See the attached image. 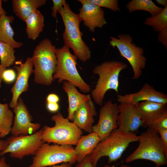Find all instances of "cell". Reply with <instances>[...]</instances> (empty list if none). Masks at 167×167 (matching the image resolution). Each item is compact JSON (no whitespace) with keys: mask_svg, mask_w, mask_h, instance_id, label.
<instances>
[{"mask_svg":"<svg viewBox=\"0 0 167 167\" xmlns=\"http://www.w3.org/2000/svg\"><path fill=\"white\" fill-rule=\"evenodd\" d=\"M14 48L9 45L0 41V64L5 68L13 65L15 61Z\"/></svg>","mask_w":167,"mask_h":167,"instance_id":"4316f807","label":"cell"},{"mask_svg":"<svg viewBox=\"0 0 167 167\" xmlns=\"http://www.w3.org/2000/svg\"><path fill=\"white\" fill-rule=\"evenodd\" d=\"M62 88L67 94L68 98L69 106L67 118L71 121L75 111L81 105L91 98V96L89 94L80 93L76 87L67 81H63Z\"/></svg>","mask_w":167,"mask_h":167,"instance_id":"d6986e66","label":"cell"},{"mask_svg":"<svg viewBox=\"0 0 167 167\" xmlns=\"http://www.w3.org/2000/svg\"><path fill=\"white\" fill-rule=\"evenodd\" d=\"M162 129H167V111L156 117L147 129L157 132L159 130Z\"/></svg>","mask_w":167,"mask_h":167,"instance_id":"83f0119b","label":"cell"},{"mask_svg":"<svg viewBox=\"0 0 167 167\" xmlns=\"http://www.w3.org/2000/svg\"><path fill=\"white\" fill-rule=\"evenodd\" d=\"M58 11L61 15L65 26L63 34L64 45L72 49L77 58L86 62L90 59L91 53L82 38L83 33L80 31L79 24L82 21L79 14L73 12L67 3L60 7Z\"/></svg>","mask_w":167,"mask_h":167,"instance_id":"6da1fadb","label":"cell"},{"mask_svg":"<svg viewBox=\"0 0 167 167\" xmlns=\"http://www.w3.org/2000/svg\"><path fill=\"white\" fill-rule=\"evenodd\" d=\"M135 105L143 121L144 127H148L156 117L167 111V104L143 101Z\"/></svg>","mask_w":167,"mask_h":167,"instance_id":"ac0fdd59","label":"cell"},{"mask_svg":"<svg viewBox=\"0 0 167 167\" xmlns=\"http://www.w3.org/2000/svg\"><path fill=\"white\" fill-rule=\"evenodd\" d=\"M16 73L12 69H6L3 71L2 79L5 83L11 84L15 81L16 79Z\"/></svg>","mask_w":167,"mask_h":167,"instance_id":"f546056e","label":"cell"},{"mask_svg":"<svg viewBox=\"0 0 167 167\" xmlns=\"http://www.w3.org/2000/svg\"><path fill=\"white\" fill-rule=\"evenodd\" d=\"M97 114L94 102L90 98L75 111L71 121L81 130L90 133L93 132L94 117Z\"/></svg>","mask_w":167,"mask_h":167,"instance_id":"e0dca14e","label":"cell"},{"mask_svg":"<svg viewBox=\"0 0 167 167\" xmlns=\"http://www.w3.org/2000/svg\"><path fill=\"white\" fill-rule=\"evenodd\" d=\"M46 0H12L13 11L20 19L25 22L35 10L45 5Z\"/></svg>","mask_w":167,"mask_h":167,"instance_id":"7402d4cb","label":"cell"},{"mask_svg":"<svg viewBox=\"0 0 167 167\" xmlns=\"http://www.w3.org/2000/svg\"><path fill=\"white\" fill-rule=\"evenodd\" d=\"M45 167H72V165L67 163H62L60 165H56Z\"/></svg>","mask_w":167,"mask_h":167,"instance_id":"74e56055","label":"cell"},{"mask_svg":"<svg viewBox=\"0 0 167 167\" xmlns=\"http://www.w3.org/2000/svg\"><path fill=\"white\" fill-rule=\"evenodd\" d=\"M119 113L118 105L108 100L100 108L99 120L93 125L92 131L97 134L101 141L118 128L117 118Z\"/></svg>","mask_w":167,"mask_h":167,"instance_id":"7c38bea8","label":"cell"},{"mask_svg":"<svg viewBox=\"0 0 167 167\" xmlns=\"http://www.w3.org/2000/svg\"><path fill=\"white\" fill-rule=\"evenodd\" d=\"M101 141L96 133L92 132L87 135L81 136L74 148L79 162L90 155Z\"/></svg>","mask_w":167,"mask_h":167,"instance_id":"44dd1931","label":"cell"},{"mask_svg":"<svg viewBox=\"0 0 167 167\" xmlns=\"http://www.w3.org/2000/svg\"><path fill=\"white\" fill-rule=\"evenodd\" d=\"M156 1L159 5H161L164 6H167V0H156Z\"/></svg>","mask_w":167,"mask_h":167,"instance_id":"ab89813d","label":"cell"},{"mask_svg":"<svg viewBox=\"0 0 167 167\" xmlns=\"http://www.w3.org/2000/svg\"><path fill=\"white\" fill-rule=\"evenodd\" d=\"M60 100L58 96L53 93L49 94L46 98V103H57Z\"/></svg>","mask_w":167,"mask_h":167,"instance_id":"e575fe53","label":"cell"},{"mask_svg":"<svg viewBox=\"0 0 167 167\" xmlns=\"http://www.w3.org/2000/svg\"><path fill=\"white\" fill-rule=\"evenodd\" d=\"M127 66L125 63L114 60L104 62L95 67L93 73L98 75L99 78L91 96L96 104L102 106L105 94L109 90L118 93L119 74Z\"/></svg>","mask_w":167,"mask_h":167,"instance_id":"277c9868","label":"cell"},{"mask_svg":"<svg viewBox=\"0 0 167 167\" xmlns=\"http://www.w3.org/2000/svg\"><path fill=\"white\" fill-rule=\"evenodd\" d=\"M0 167H11L6 162L4 156H2L0 159Z\"/></svg>","mask_w":167,"mask_h":167,"instance_id":"d590c367","label":"cell"},{"mask_svg":"<svg viewBox=\"0 0 167 167\" xmlns=\"http://www.w3.org/2000/svg\"><path fill=\"white\" fill-rule=\"evenodd\" d=\"M126 7L129 13L137 10H143L149 12L153 16L163 9L156 5L152 0H132L126 5Z\"/></svg>","mask_w":167,"mask_h":167,"instance_id":"484cf974","label":"cell"},{"mask_svg":"<svg viewBox=\"0 0 167 167\" xmlns=\"http://www.w3.org/2000/svg\"><path fill=\"white\" fill-rule=\"evenodd\" d=\"M82 5L79 14L84 25L93 32L96 28H101L107 24L104 11L101 8L87 0H78Z\"/></svg>","mask_w":167,"mask_h":167,"instance_id":"2e32d148","label":"cell"},{"mask_svg":"<svg viewBox=\"0 0 167 167\" xmlns=\"http://www.w3.org/2000/svg\"><path fill=\"white\" fill-rule=\"evenodd\" d=\"M157 132L164 144L167 147V129H159L157 131Z\"/></svg>","mask_w":167,"mask_h":167,"instance_id":"d6a6232c","label":"cell"},{"mask_svg":"<svg viewBox=\"0 0 167 167\" xmlns=\"http://www.w3.org/2000/svg\"><path fill=\"white\" fill-rule=\"evenodd\" d=\"M42 129L35 133L18 136L11 135L6 139L8 145L0 152V156L10 153L11 157L23 159L25 156H34L41 144L44 143L42 140Z\"/></svg>","mask_w":167,"mask_h":167,"instance_id":"30bf717a","label":"cell"},{"mask_svg":"<svg viewBox=\"0 0 167 167\" xmlns=\"http://www.w3.org/2000/svg\"><path fill=\"white\" fill-rule=\"evenodd\" d=\"M7 145L8 143L6 140L0 139V152L4 150Z\"/></svg>","mask_w":167,"mask_h":167,"instance_id":"8d00e7d4","label":"cell"},{"mask_svg":"<svg viewBox=\"0 0 167 167\" xmlns=\"http://www.w3.org/2000/svg\"><path fill=\"white\" fill-rule=\"evenodd\" d=\"M51 119L55 125L53 127L47 125L43 126L42 141L60 145H75L82 136V130L74 123L65 118L60 112L53 115Z\"/></svg>","mask_w":167,"mask_h":167,"instance_id":"8992f818","label":"cell"},{"mask_svg":"<svg viewBox=\"0 0 167 167\" xmlns=\"http://www.w3.org/2000/svg\"><path fill=\"white\" fill-rule=\"evenodd\" d=\"M13 109L15 116L10 132L12 135L17 136L31 135L38 131L41 124L32 122V116L22 98H19Z\"/></svg>","mask_w":167,"mask_h":167,"instance_id":"8fae6325","label":"cell"},{"mask_svg":"<svg viewBox=\"0 0 167 167\" xmlns=\"http://www.w3.org/2000/svg\"><path fill=\"white\" fill-rule=\"evenodd\" d=\"M118 37V38L110 37V45L113 48L116 47L120 55L128 61L133 70V79H137L146 66L147 60L144 55V49L133 42V38L129 34H121Z\"/></svg>","mask_w":167,"mask_h":167,"instance_id":"9c48e42d","label":"cell"},{"mask_svg":"<svg viewBox=\"0 0 167 167\" xmlns=\"http://www.w3.org/2000/svg\"><path fill=\"white\" fill-rule=\"evenodd\" d=\"M119 113L117 124L120 130L126 132L135 133L143 126L144 122L135 105L120 103L118 105Z\"/></svg>","mask_w":167,"mask_h":167,"instance_id":"5bb4252c","label":"cell"},{"mask_svg":"<svg viewBox=\"0 0 167 167\" xmlns=\"http://www.w3.org/2000/svg\"><path fill=\"white\" fill-rule=\"evenodd\" d=\"M7 103L0 102V139L10 132L13 124L14 116Z\"/></svg>","mask_w":167,"mask_h":167,"instance_id":"d4e9b609","label":"cell"},{"mask_svg":"<svg viewBox=\"0 0 167 167\" xmlns=\"http://www.w3.org/2000/svg\"><path fill=\"white\" fill-rule=\"evenodd\" d=\"M143 24L151 27L159 32L157 39L167 49V6L156 15L145 19Z\"/></svg>","mask_w":167,"mask_h":167,"instance_id":"ffe728a7","label":"cell"},{"mask_svg":"<svg viewBox=\"0 0 167 167\" xmlns=\"http://www.w3.org/2000/svg\"><path fill=\"white\" fill-rule=\"evenodd\" d=\"M89 155L87 156L81 161L78 162L75 167H94L91 161ZM114 166V165H106L102 167H113Z\"/></svg>","mask_w":167,"mask_h":167,"instance_id":"1f68e13d","label":"cell"},{"mask_svg":"<svg viewBox=\"0 0 167 167\" xmlns=\"http://www.w3.org/2000/svg\"><path fill=\"white\" fill-rule=\"evenodd\" d=\"M139 136L135 133L126 132L117 128L107 138L101 141L89 155L91 161L96 167L102 157L107 156L109 164L120 159L130 143L139 141Z\"/></svg>","mask_w":167,"mask_h":167,"instance_id":"7a4b0ae2","label":"cell"},{"mask_svg":"<svg viewBox=\"0 0 167 167\" xmlns=\"http://www.w3.org/2000/svg\"><path fill=\"white\" fill-rule=\"evenodd\" d=\"M14 19L12 15H4L0 16V41L9 44L14 49L19 48L23 44L14 39V32L11 24L13 22Z\"/></svg>","mask_w":167,"mask_h":167,"instance_id":"603a6c76","label":"cell"},{"mask_svg":"<svg viewBox=\"0 0 167 167\" xmlns=\"http://www.w3.org/2000/svg\"><path fill=\"white\" fill-rule=\"evenodd\" d=\"M56 49L47 38L43 39L35 47L32 58L36 83L49 86L55 80L53 75L57 65Z\"/></svg>","mask_w":167,"mask_h":167,"instance_id":"3957f363","label":"cell"},{"mask_svg":"<svg viewBox=\"0 0 167 167\" xmlns=\"http://www.w3.org/2000/svg\"><path fill=\"white\" fill-rule=\"evenodd\" d=\"M46 107L50 112L55 113L58 111L59 109V106L57 103H46Z\"/></svg>","mask_w":167,"mask_h":167,"instance_id":"836d02e7","label":"cell"},{"mask_svg":"<svg viewBox=\"0 0 167 167\" xmlns=\"http://www.w3.org/2000/svg\"><path fill=\"white\" fill-rule=\"evenodd\" d=\"M26 32L28 39L35 40L43 31L44 25V15L38 10L33 11L25 20Z\"/></svg>","mask_w":167,"mask_h":167,"instance_id":"cb8c5ba5","label":"cell"},{"mask_svg":"<svg viewBox=\"0 0 167 167\" xmlns=\"http://www.w3.org/2000/svg\"><path fill=\"white\" fill-rule=\"evenodd\" d=\"M6 69L3 67L0 63V87L1 86L2 81V76L3 73Z\"/></svg>","mask_w":167,"mask_h":167,"instance_id":"f35d334b","label":"cell"},{"mask_svg":"<svg viewBox=\"0 0 167 167\" xmlns=\"http://www.w3.org/2000/svg\"><path fill=\"white\" fill-rule=\"evenodd\" d=\"M53 6L51 7L52 16L57 19V13L59 9L67 3L65 0H53Z\"/></svg>","mask_w":167,"mask_h":167,"instance_id":"4dcf8cb0","label":"cell"},{"mask_svg":"<svg viewBox=\"0 0 167 167\" xmlns=\"http://www.w3.org/2000/svg\"><path fill=\"white\" fill-rule=\"evenodd\" d=\"M14 68L16 71L15 82L11 89L12 93V99L9 106L13 109L17 103L21 94L27 92L28 89V80L31 75L34 73L33 63L32 57H28L25 62L15 61Z\"/></svg>","mask_w":167,"mask_h":167,"instance_id":"4fadbf2b","label":"cell"},{"mask_svg":"<svg viewBox=\"0 0 167 167\" xmlns=\"http://www.w3.org/2000/svg\"><path fill=\"white\" fill-rule=\"evenodd\" d=\"M87 0V1L94 4L101 8V7H105L114 12L120 11L118 0Z\"/></svg>","mask_w":167,"mask_h":167,"instance_id":"f1b7e54d","label":"cell"},{"mask_svg":"<svg viewBox=\"0 0 167 167\" xmlns=\"http://www.w3.org/2000/svg\"><path fill=\"white\" fill-rule=\"evenodd\" d=\"M74 148L71 145L50 144L44 143L32 157L29 167H45L67 163L72 165L77 162Z\"/></svg>","mask_w":167,"mask_h":167,"instance_id":"ba28073f","label":"cell"},{"mask_svg":"<svg viewBox=\"0 0 167 167\" xmlns=\"http://www.w3.org/2000/svg\"><path fill=\"white\" fill-rule=\"evenodd\" d=\"M113 167H115V166ZM115 167H132L129 165H122L120 166H117Z\"/></svg>","mask_w":167,"mask_h":167,"instance_id":"b9f144b4","label":"cell"},{"mask_svg":"<svg viewBox=\"0 0 167 167\" xmlns=\"http://www.w3.org/2000/svg\"><path fill=\"white\" fill-rule=\"evenodd\" d=\"M117 101L120 103H129L135 105L143 101H150L167 104V95L157 91L146 83L138 92L124 95L118 94Z\"/></svg>","mask_w":167,"mask_h":167,"instance_id":"9a60e30c","label":"cell"},{"mask_svg":"<svg viewBox=\"0 0 167 167\" xmlns=\"http://www.w3.org/2000/svg\"><path fill=\"white\" fill-rule=\"evenodd\" d=\"M69 48L64 45L62 48L56 49L57 65L54 79H58L59 83L68 81L84 93L91 90L89 85L82 78L77 68V58L70 52Z\"/></svg>","mask_w":167,"mask_h":167,"instance_id":"52a82bcc","label":"cell"},{"mask_svg":"<svg viewBox=\"0 0 167 167\" xmlns=\"http://www.w3.org/2000/svg\"><path fill=\"white\" fill-rule=\"evenodd\" d=\"M2 0H0V16L4 15H6V11L3 9L2 6Z\"/></svg>","mask_w":167,"mask_h":167,"instance_id":"60d3db41","label":"cell"},{"mask_svg":"<svg viewBox=\"0 0 167 167\" xmlns=\"http://www.w3.org/2000/svg\"><path fill=\"white\" fill-rule=\"evenodd\" d=\"M138 147L124 160L129 163L139 159L154 162L156 167L167 164V147L161 141L157 132L147 130L139 135Z\"/></svg>","mask_w":167,"mask_h":167,"instance_id":"5b68a950","label":"cell"}]
</instances>
